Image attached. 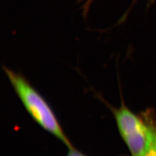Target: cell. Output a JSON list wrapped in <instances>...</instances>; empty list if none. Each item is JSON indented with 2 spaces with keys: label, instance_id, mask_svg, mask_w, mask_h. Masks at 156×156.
Returning a JSON list of instances; mask_svg holds the SVG:
<instances>
[{
  "label": "cell",
  "instance_id": "cell-1",
  "mask_svg": "<svg viewBox=\"0 0 156 156\" xmlns=\"http://www.w3.org/2000/svg\"><path fill=\"white\" fill-rule=\"evenodd\" d=\"M3 70L14 91L32 119L68 148H72L54 112L42 96L22 74L7 67H4Z\"/></svg>",
  "mask_w": 156,
  "mask_h": 156
},
{
  "label": "cell",
  "instance_id": "cell-2",
  "mask_svg": "<svg viewBox=\"0 0 156 156\" xmlns=\"http://www.w3.org/2000/svg\"><path fill=\"white\" fill-rule=\"evenodd\" d=\"M114 115L120 135L131 156H143L151 138V130L147 122L142 115H135L124 104L115 110Z\"/></svg>",
  "mask_w": 156,
  "mask_h": 156
},
{
  "label": "cell",
  "instance_id": "cell-3",
  "mask_svg": "<svg viewBox=\"0 0 156 156\" xmlns=\"http://www.w3.org/2000/svg\"><path fill=\"white\" fill-rule=\"evenodd\" d=\"M151 130V138L148 147L143 156H156V115L148 111L142 115Z\"/></svg>",
  "mask_w": 156,
  "mask_h": 156
},
{
  "label": "cell",
  "instance_id": "cell-4",
  "mask_svg": "<svg viewBox=\"0 0 156 156\" xmlns=\"http://www.w3.org/2000/svg\"><path fill=\"white\" fill-rule=\"evenodd\" d=\"M80 1L83 2V11L85 16H86L88 12V10L89 9V7L93 0H80Z\"/></svg>",
  "mask_w": 156,
  "mask_h": 156
},
{
  "label": "cell",
  "instance_id": "cell-5",
  "mask_svg": "<svg viewBox=\"0 0 156 156\" xmlns=\"http://www.w3.org/2000/svg\"><path fill=\"white\" fill-rule=\"evenodd\" d=\"M67 156H86L85 155L83 154L79 151L76 150L74 147L68 148V152Z\"/></svg>",
  "mask_w": 156,
  "mask_h": 156
}]
</instances>
